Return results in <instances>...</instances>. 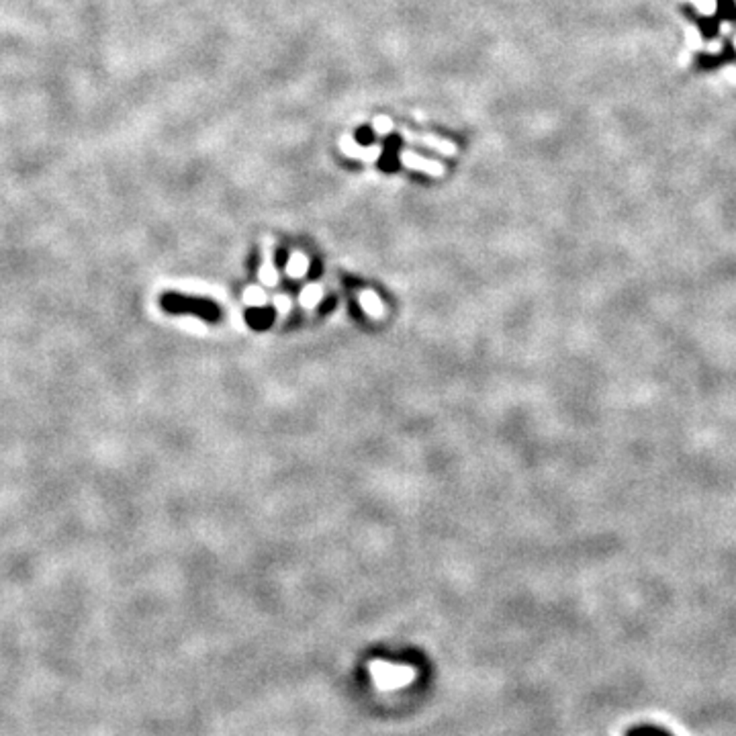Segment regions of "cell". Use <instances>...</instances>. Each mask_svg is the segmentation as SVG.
Returning <instances> with one entry per match:
<instances>
[{"mask_svg":"<svg viewBox=\"0 0 736 736\" xmlns=\"http://www.w3.org/2000/svg\"><path fill=\"white\" fill-rule=\"evenodd\" d=\"M373 677L379 683L380 687L389 690V687H401L407 681L413 679V669L407 667H393L387 663H377L373 665Z\"/></svg>","mask_w":736,"mask_h":736,"instance_id":"cell-1","label":"cell"},{"mask_svg":"<svg viewBox=\"0 0 736 736\" xmlns=\"http://www.w3.org/2000/svg\"><path fill=\"white\" fill-rule=\"evenodd\" d=\"M397 129H399L401 135H403L407 142H411V144H421V146H425V147H430V149H434V151H438V154H442V156H456V154H459V147L454 146L452 142H448V139H442V137H438V135H432V133L418 135V133L409 131L407 127H397Z\"/></svg>","mask_w":736,"mask_h":736,"instance_id":"cell-2","label":"cell"},{"mask_svg":"<svg viewBox=\"0 0 736 736\" xmlns=\"http://www.w3.org/2000/svg\"><path fill=\"white\" fill-rule=\"evenodd\" d=\"M399 162L409 170H418V172H423L428 176H444L446 174V166L442 162H436V160H430V158H423L420 154L411 151V149H403L399 154Z\"/></svg>","mask_w":736,"mask_h":736,"instance_id":"cell-3","label":"cell"},{"mask_svg":"<svg viewBox=\"0 0 736 736\" xmlns=\"http://www.w3.org/2000/svg\"><path fill=\"white\" fill-rule=\"evenodd\" d=\"M732 62H736V49L732 47V43L726 42L724 43L722 54H716V56H712V54L697 56L695 66H697L699 70H714V68H718V66H724V63H732Z\"/></svg>","mask_w":736,"mask_h":736,"instance_id":"cell-4","label":"cell"},{"mask_svg":"<svg viewBox=\"0 0 736 736\" xmlns=\"http://www.w3.org/2000/svg\"><path fill=\"white\" fill-rule=\"evenodd\" d=\"M358 301H360L364 313L368 317H373V319L385 317V305H382L380 297L375 291H362V293L358 294Z\"/></svg>","mask_w":736,"mask_h":736,"instance_id":"cell-5","label":"cell"},{"mask_svg":"<svg viewBox=\"0 0 736 736\" xmlns=\"http://www.w3.org/2000/svg\"><path fill=\"white\" fill-rule=\"evenodd\" d=\"M321 299H323V287H321V285H307V287L301 291V294H299L301 307H303V309H309V311L316 309Z\"/></svg>","mask_w":736,"mask_h":736,"instance_id":"cell-6","label":"cell"},{"mask_svg":"<svg viewBox=\"0 0 736 736\" xmlns=\"http://www.w3.org/2000/svg\"><path fill=\"white\" fill-rule=\"evenodd\" d=\"M309 270V258L303 252H293L287 262V274L291 278H303Z\"/></svg>","mask_w":736,"mask_h":736,"instance_id":"cell-7","label":"cell"},{"mask_svg":"<svg viewBox=\"0 0 736 736\" xmlns=\"http://www.w3.org/2000/svg\"><path fill=\"white\" fill-rule=\"evenodd\" d=\"M260 280H262L264 287H276V282H278V273H276L273 258L268 254L264 258V264L260 266Z\"/></svg>","mask_w":736,"mask_h":736,"instance_id":"cell-8","label":"cell"},{"mask_svg":"<svg viewBox=\"0 0 736 736\" xmlns=\"http://www.w3.org/2000/svg\"><path fill=\"white\" fill-rule=\"evenodd\" d=\"M626 736H673L669 730L661 728V726H654V724H638V726H632L630 730L626 732Z\"/></svg>","mask_w":736,"mask_h":736,"instance_id":"cell-9","label":"cell"},{"mask_svg":"<svg viewBox=\"0 0 736 736\" xmlns=\"http://www.w3.org/2000/svg\"><path fill=\"white\" fill-rule=\"evenodd\" d=\"M242 299H244V303L250 305V307H264L266 301H268L264 289H260V287H248V289L244 291V297H242Z\"/></svg>","mask_w":736,"mask_h":736,"instance_id":"cell-10","label":"cell"},{"mask_svg":"<svg viewBox=\"0 0 736 736\" xmlns=\"http://www.w3.org/2000/svg\"><path fill=\"white\" fill-rule=\"evenodd\" d=\"M716 17L720 21L736 23V0H718Z\"/></svg>","mask_w":736,"mask_h":736,"instance_id":"cell-11","label":"cell"},{"mask_svg":"<svg viewBox=\"0 0 736 736\" xmlns=\"http://www.w3.org/2000/svg\"><path fill=\"white\" fill-rule=\"evenodd\" d=\"M395 127L397 125L393 123V119H389V117H385V115L375 117V121H373V129H375V133H379V135H387V133H391Z\"/></svg>","mask_w":736,"mask_h":736,"instance_id":"cell-12","label":"cell"},{"mask_svg":"<svg viewBox=\"0 0 736 736\" xmlns=\"http://www.w3.org/2000/svg\"><path fill=\"white\" fill-rule=\"evenodd\" d=\"M380 154H382V146H362L360 147V158H358V160L370 164V162L379 160Z\"/></svg>","mask_w":736,"mask_h":736,"instance_id":"cell-13","label":"cell"},{"mask_svg":"<svg viewBox=\"0 0 736 736\" xmlns=\"http://www.w3.org/2000/svg\"><path fill=\"white\" fill-rule=\"evenodd\" d=\"M274 307H276V311L280 316H287L291 311V307H293V301H291L289 294H276L274 297Z\"/></svg>","mask_w":736,"mask_h":736,"instance_id":"cell-14","label":"cell"}]
</instances>
